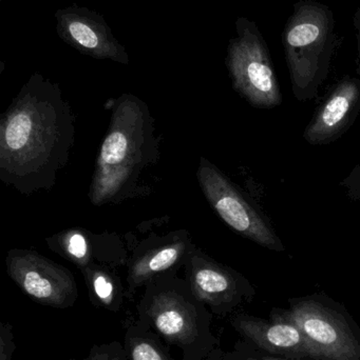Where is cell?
Here are the masks:
<instances>
[{
	"instance_id": "obj_21",
	"label": "cell",
	"mask_w": 360,
	"mask_h": 360,
	"mask_svg": "<svg viewBox=\"0 0 360 360\" xmlns=\"http://www.w3.org/2000/svg\"><path fill=\"white\" fill-rule=\"evenodd\" d=\"M207 360H244L240 359L234 354H224V353L219 352V351L213 350V352L209 355Z\"/></svg>"
},
{
	"instance_id": "obj_4",
	"label": "cell",
	"mask_w": 360,
	"mask_h": 360,
	"mask_svg": "<svg viewBox=\"0 0 360 360\" xmlns=\"http://www.w3.org/2000/svg\"><path fill=\"white\" fill-rule=\"evenodd\" d=\"M336 44L333 11L316 0L295 2L283 29V46L292 92L297 101L318 96L329 75Z\"/></svg>"
},
{
	"instance_id": "obj_7",
	"label": "cell",
	"mask_w": 360,
	"mask_h": 360,
	"mask_svg": "<svg viewBox=\"0 0 360 360\" xmlns=\"http://www.w3.org/2000/svg\"><path fill=\"white\" fill-rule=\"evenodd\" d=\"M281 321L304 334L310 357L318 360H360V345L344 319L315 298L293 302Z\"/></svg>"
},
{
	"instance_id": "obj_19",
	"label": "cell",
	"mask_w": 360,
	"mask_h": 360,
	"mask_svg": "<svg viewBox=\"0 0 360 360\" xmlns=\"http://www.w3.org/2000/svg\"><path fill=\"white\" fill-rule=\"evenodd\" d=\"M340 186L346 190L349 198L352 200H360V166L357 165L352 172L342 182Z\"/></svg>"
},
{
	"instance_id": "obj_17",
	"label": "cell",
	"mask_w": 360,
	"mask_h": 360,
	"mask_svg": "<svg viewBox=\"0 0 360 360\" xmlns=\"http://www.w3.org/2000/svg\"><path fill=\"white\" fill-rule=\"evenodd\" d=\"M69 32L71 37L80 46L86 49H97L99 44V37L97 33L86 23L72 22L69 25Z\"/></svg>"
},
{
	"instance_id": "obj_9",
	"label": "cell",
	"mask_w": 360,
	"mask_h": 360,
	"mask_svg": "<svg viewBox=\"0 0 360 360\" xmlns=\"http://www.w3.org/2000/svg\"><path fill=\"white\" fill-rule=\"evenodd\" d=\"M186 281L194 295L217 315L230 312L252 291L242 275L202 254L190 257Z\"/></svg>"
},
{
	"instance_id": "obj_16",
	"label": "cell",
	"mask_w": 360,
	"mask_h": 360,
	"mask_svg": "<svg viewBox=\"0 0 360 360\" xmlns=\"http://www.w3.org/2000/svg\"><path fill=\"white\" fill-rule=\"evenodd\" d=\"M69 360H129L125 351L124 345L118 342L107 344L93 345L88 355L82 359Z\"/></svg>"
},
{
	"instance_id": "obj_18",
	"label": "cell",
	"mask_w": 360,
	"mask_h": 360,
	"mask_svg": "<svg viewBox=\"0 0 360 360\" xmlns=\"http://www.w3.org/2000/svg\"><path fill=\"white\" fill-rule=\"evenodd\" d=\"M13 326L8 321L0 323V360H13L16 351Z\"/></svg>"
},
{
	"instance_id": "obj_5",
	"label": "cell",
	"mask_w": 360,
	"mask_h": 360,
	"mask_svg": "<svg viewBox=\"0 0 360 360\" xmlns=\"http://www.w3.org/2000/svg\"><path fill=\"white\" fill-rule=\"evenodd\" d=\"M238 37L228 49V69L235 90L257 109H273L283 97L270 49L254 21L239 18Z\"/></svg>"
},
{
	"instance_id": "obj_20",
	"label": "cell",
	"mask_w": 360,
	"mask_h": 360,
	"mask_svg": "<svg viewBox=\"0 0 360 360\" xmlns=\"http://www.w3.org/2000/svg\"><path fill=\"white\" fill-rule=\"evenodd\" d=\"M353 23H354L355 31H356L357 53H359V69H357V72L360 74V4L356 13H355Z\"/></svg>"
},
{
	"instance_id": "obj_15",
	"label": "cell",
	"mask_w": 360,
	"mask_h": 360,
	"mask_svg": "<svg viewBox=\"0 0 360 360\" xmlns=\"http://www.w3.org/2000/svg\"><path fill=\"white\" fill-rule=\"evenodd\" d=\"M66 254L82 269L89 264L88 243L86 237L80 232H70L63 238Z\"/></svg>"
},
{
	"instance_id": "obj_11",
	"label": "cell",
	"mask_w": 360,
	"mask_h": 360,
	"mask_svg": "<svg viewBox=\"0 0 360 360\" xmlns=\"http://www.w3.org/2000/svg\"><path fill=\"white\" fill-rule=\"evenodd\" d=\"M232 326L241 335L268 352L292 359L310 356L304 334L289 321L270 323L253 317L238 316L232 321Z\"/></svg>"
},
{
	"instance_id": "obj_10",
	"label": "cell",
	"mask_w": 360,
	"mask_h": 360,
	"mask_svg": "<svg viewBox=\"0 0 360 360\" xmlns=\"http://www.w3.org/2000/svg\"><path fill=\"white\" fill-rule=\"evenodd\" d=\"M360 112V80L342 77L321 103L304 132L311 146H327L350 130Z\"/></svg>"
},
{
	"instance_id": "obj_6",
	"label": "cell",
	"mask_w": 360,
	"mask_h": 360,
	"mask_svg": "<svg viewBox=\"0 0 360 360\" xmlns=\"http://www.w3.org/2000/svg\"><path fill=\"white\" fill-rule=\"evenodd\" d=\"M198 179L213 209L235 232L271 251H285L266 214L205 158H201Z\"/></svg>"
},
{
	"instance_id": "obj_12",
	"label": "cell",
	"mask_w": 360,
	"mask_h": 360,
	"mask_svg": "<svg viewBox=\"0 0 360 360\" xmlns=\"http://www.w3.org/2000/svg\"><path fill=\"white\" fill-rule=\"evenodd\" d=\"M186 254V245L183 241H177L166 247L144 255L131 264L129 270L128 290L126 295L132 298L139 288L145 285L156 275L166 273L181 262Z\"/></svg>"
},
{
	"instance_id": "obj_3",
	"label": "cell",
	"mask_w": 360,
	"mask_h": 360,
	"mask_svg": "<svg viewBox=\"0 0 360 360\" xmlns=\"http://www.w3.org/2000/svg\"><path fill=\"white\" fill-rule=\"evenodd\" d=\"M137 321L180 349L181 360H205L215 350L211 315L187 281L171 273L150 279L137 306Z\"/></svg>"
},
{
	"instance_id": "obj_8",
	"label": "cell",
	"mask_w": 360,
	"mask_h": 360,
	"mask_svg": "<svg viewBox=\"0 0 360 360\" xmlns=\"http://www.w3.org/2000/svg\"><path fill=\"white\" fill-rule=\"evenodd\" d=\"M8 276L36 304L69 309L78 297L73 275L63 266L34 252L12 251L6 256Z\"/></svg>"
},
{
	"instance_id": "obj_14",
	"label": "cell",
	"mask_w": 360,
	"mask_h": 360,
	"mask_svg": "<svg viewBox=\"0 0 360 360\" xmlns=\"http://www.w3.org/2000/svg\"><path fill=\"white\" fill-rule=\"evenodd\" d=\"M91 304L99 309L118 313L124 300L122 285L113 275L103 269H82Z\"/></svg>"
},
{
	"instance_id": "obj_13",
	"label": "cell",
	"mask_w": 360,
	"mask_h": 360,
	"mask_svg": "<svg viewBox=\"0 0 360 360\" xmlns=\"http://www.w3.org/2000/svg\"><path fill=\"white\" fill-rule=\"evenodd\" d=\"M123 345L129 360H175L168 345L137 319L128 321Z\"/></svg>"
},
{
	"instance_id": "obj_22",
	"label": "cell",
	"mask_w": 360,
	"mask_h": 360,
	"mask_svg": "<svg viewBox=\"0 0 360 360\" xmlns=\"http://www.w3.org/2000/svg\"><path fill=\"white\" fill-rule=\"evenodd\" d=\"M244 360H285V359H272V357H263V359H256V357H247V359H243Z\"/></svg>"
},
{
	"instance_id": "obj_1",
	"label": "cell",
	"mask_w": 360,
	"mask_h": 360,
	"mask_svg": "<svg viewBox=\"0 0 360 360\" xmlns=\"http://www.w3.org/2000/svg\"><path fill=\"white\" fill-rule=\"evenodd\" d=\"M74 120L52 86H27L0 127V177L23 194L51 188L69 158Z\"/></svg>"
},
{
	"instance_id": "obj_2",
	"label": "cell",
	"mask_w": 360,
	"mask_h": 360,
	"mask_svg": "<svg viewBox=\"0 0 360 360\" xmlns=\"http://www.w3.org/2000/svg\"><path fill=\"white\" fill-rule=\"evenodd\" d=\"M156 155L147 107L135 97H124L114 108L101 143L90 188L91 202L101 205L127 197Z\"/></svg>"
}]
</instances>
